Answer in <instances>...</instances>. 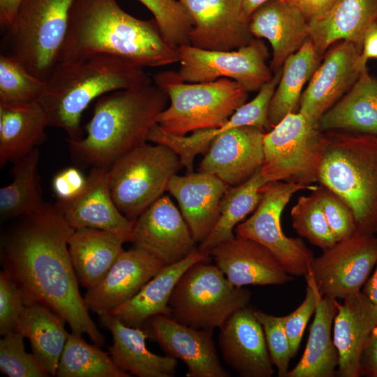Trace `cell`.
Returning a JSON list of instances; mask_svg holds the SVG:
<instances>
[{
    "label": "cell",
    "instance_id": "1",
    "mask_svg": "<svg viewBox=\"0 0 377 377\" xmlns=\"http://www.w3.org/2000/svg\"><path fill=\"white\" fill-rule=\"evenodd\" d=\"M74 230L55 205L45 202L38 211L21 216L3 235L1 262L21 289L26 306L47 307L68 324L72 332L87 334L101 347L105 338L81 296L68 251Z\"/></svg>",
    "mask_w": 377,
    "mask_h": 377
},
{
    "label": "cell",
    "instance_id": "2",
    "mask_svg": "<svg viewBox=\"0 0 377 377\" xmlns=\"http://www.w3.org/2000/svg\"><path fill=\"white\" fill-rule=\"evenodd\" d=\"M95 54L115 57L141 68L179 60L178 47L165 38L154 18H136L117 0H74L58 63Z\"/></svg>",
    "mask_w": 377,
    "mask_h": 377
},
{
    "label": "cell",
    "instance_id": "3",
    "mask_svg": "<svg viewBox=\"0 0 377 377\" xmlns=\"http://www.w3.org/2000/svg\"><path fill=\"white\" fill-rule=\"evenodd\" d=\"M168 100L154 83L99 97L85 126L86 137L66 139L75 162L82 166L109 168L119 158L147 141Z\"/></svg>",
    "mask_w": 377,
    "mask_h": 377
},
{
    "label": "cell",
    "instance_id": "4",
    "mask_svg": "<svg viewBox=\"0 0 377 377\" xmlns=\"http://www.w3.org/2000/svg\"><path fill=\"white\" fill-rule=\"evenodd\" d=\"M151 83L143 68L110 55L95 54L59 62L38 102L49 126L61 128L68 138L77 140L83 138L82 113L94 99L114 91Z\"/></svg>",
    "mask_w": 377,
    "mask_h": 377
},
{
    "label": "cell",
    "instance_id": "5",
    "mask_svg": "<svg viewBox=\"0 0 377 377\" xmlns=\"http://www.w3.org/2000/svg\"><path fill=\"white\" fill-rule=\"evenodd\" d=\"M318 182L351 208L357 231L377 228V134L347 130L324 131Z\"/></svg>",
    "mask_w": 377,
    "mask_h": 377
},
{
    "label": "cell",
    "instance_id": "6",
    "mask_svg": "<svg viewBox=\"0 0 377 377\" xmlns=\"http://www.w3.org/2000/svg\"><path fill=\"white\" fill-rule=\"evenodd\" d=\"M153 79L170 101L158 114L157 124L178 136L222 126L246 103L249 94L239 83L228 78L191 83L184 82L177 72L166 71Z\"/></svg>",
    "mask_w": 377,
    "mask_h": 377
},
{
    "label": "cell",
    "instance_id": "7",
    "mask_svg": "<svg viewBox=\"0 0 377 377\" xmlns=\"http://www.w3.org/2000/svg\"><path fill=\"white\" fill-rule=\"evenodd\" d=\"M251 298L248 289L233 286L216 265L200 261L191 265L177 282L168 316L195 329L214 330L248 306Z\"/></svg>",
    "mask_w": 377,
    "mask_h": 377
},
{
    "label": "cell",
    "instance_id": "8",
    "mask_svg": "<svg viewBox=\"0 0 377 377\" xmlns=\"http://www.w3.org/2000/svg\"><path fill=\"white\" fill-rule=\"evenodd\" d=\"M183 168L168 146L147 142L116 160L108 168L112 199L128 220L136 219L167 191L171 178Z\"/></svg>",
    "mask_w": 377,
    "mask_h": 377
},
{
    "label": "cell",
    "instance_id": "9",
    "mask_svg": "<svg viewBox=\"0 0 377 377\" xmlns=\"http://www.w3.org/2000/svg\"><path fill=\"white\" fill-rule=\"evenodd\" d=\"M74 0H21L8 29L12 50L32 75L47 81L59 61Z\"/></svg>",
    "mask_w": 377,
    "mask_h": 377
},
{
    "label": "cell",
    "instance_id": "10",
    "mask_svg": "<svg viewBox=\"0 0 377 377\" xmlns=\"http://www.w3.org/2000/svg\"><path fill=\"white\" fill-rule=\"evenodd\" d=\"M325 133L300 113H289L263 138L260 168L268 182L280 181L309 186L318 182Z\"/></svg>",
    "mask_w": 377,
    "mask_h": 377
},
{
    "label": "cell",
    "instance_id": "11",
    "mask_svg": "<svg viewBox=\"0 0 377 377\" xmlns=\"http://www.w3.org/2000/svg\"><path fill=\"white\" fill-rule=\"evenodd\" d=\"M309 186L280 181L263 185L261 200L253 214L235 228L237 236L255 241L267 249L291 276H304L314 256L300 237H288L282 230V212L292 196L302 190L314 191Z\"/></svg>",
    "mask_w": 377,
    "mask_h": 377
},
{
    "label": "cell",
    "instance_id": "12",
    "mask_svg": "<svg viewBox=\"0 0 377 377\" xmlns=\"http://www.w3.org/2000/svg\"><path fill=\"white\" fill-rule=\"evenodd\" d=\"M179 77L186 82H212L228 78L239 83L248 92L259 91L273 77L267 65L268 50L258 39L237 50L223 51L178 47Z\"/></svg>",
    "mask_w": 377,
    "mask_h": 377
},
{
    "label": "cell",
    "instance_id": "13",
    "mask_svg": "<svg viewBox=\"0 0 377 377\" xmlns=\"http://www.w3.org/2000/svg\"><path fill=\"white\" fill-rule=\"evenodd\" d=\"M376 262L377 237L357 231L314 257L307 273L322 296L343 299L360 291Z\"/></svg>",
    "mask_w": 377,
    "mask_h": 377
},
{
    "label": "cell",
    "instance_id": "14",
    "mask_svg": "<svg viewBox=\"0 0 377 377\" xmlns=\"http://www.w3.org/2000/svg\"><path fill=\"white\" fill-rule=\"evenodd\" d=\"M130 242L165 265L183 260L197 247L180 210L166 195L136 219Z\"/></svg>",
    "mask_w": 377,
    "mask_h": 377
},
{
    "label": "cell",
    "instance_id": "15",
    "mask_svg": "<svg viewBox=\"0 0 377 377\" xmlns=\"http://www.w3.org/2000/svg\"><path fill=\"white\" fill-rule=\"evenodd\" d=\"M193 20L190 45L200 49L230 51L255 38L243 10L242 0H177Z\"/></svg>",
    "mask_w": 377,
    "mask_h": 377
},
{
    "label": "cell",
    "instance_id": "16",
    "mask_svg": "<svg viewBox=\"0 0 377 377\" xmlns=\"http://www.w3.org/2000/svg\"><path fill=\"white\" fill-rule=\"evenodd\" d=\"M148 338L157 342L167 355L182 360L186 377H229L221 364L213 331L182 325L170 316L156 315L143 325Z\"/></svg>",
    "mask_w": 377,
    "mask_h": 377
},
{
    "label": "cell",
    "instance_id": "17",
    "mask_svg": "<svg viewBox=\"0 0 377 377\" xmlns=\"http://www.w3.org/2000/svg\"><path fill=\"white\" fill-rule=\"evenodd\" d=\"M360 54L361 51L353 43L342 40L314 71L301 95L298 111L309 124L318 126L321 117L365 71L360 64Z\"/></svg>",
    "mask_w": 377,
    "mask_h": 377
},
{
    "label": "cell",
    "instance_id": "18",
    "mask_svg": "<svg viewBox=\"0 0 377 377\" xmlns=\"http://www.w3.org/2000/svg\"><path fill=\"white\" fill-rule=\"evenodd\" d=\"M277 84L278 80L275 77L265 83L253 100L239 107L219 128L199 130L188 136H178L165 132L156 124L149 132L147 141L171 148L179 157L186 173H191L195 156L199 154L205 155L214 140L225 131L243 126H255L267 132L272 128L268 110Z\"/></svg>",
    "mask_w": 377,
    "mask_h": 377
},
{
    "label": "cell",
    "instance_id": "19",
    "mask_svg": "<svg viewBox=\"0 0 377 377\" xmlns=\"http://www.w3.org/2000/svg\"><path fill=\"white\" fill-rule=\"evenodd\" d=\"M265 133L259 128L243 126L220 134L204 155L198 172L213 174L230 186L243 184L263 165Z\"/></svg>",
    "mask_w": 377,
    "mask_h": 377
},
{
    "label": "cell",
    "instance_id": "20",
    "mask_svg": "<svg viewBox=\"0 0 377 377\" xmlns=\"http://www.w3.org/2000/svg\"><path fill=\"white\" fill-rule=\"evenodd\" d=\"M246 306L219 328V345L226 364L242 377H271L274 370L263 329Z\"/></svg>",
    "mask_w": 377,
    "mask_h": 377
},
{
    "label": "cell",
    "instance_id": "21",
    "mask_svg": "<svg viewBox=\"0 0 377 377\" xmlns=\"http://www.w3.org/2000/svg\"><path fill=\"white\" fill-rule=\"evenodd\" d=\"M164 266L138 249L123 251L102 280L88 288L84 300L98 315L110 313L135 296Z\"/></svg>",
    "mask_w": 377,
    "mask_h": 377
},
{
    "label": "cell",
    "instance_id": "22",
    "mask_svg": "<svg viewBox=\"0 0 377 377\" xmlns=\"http://www.w3.org/2000/svg\"><path fill=\"white\" fill-rule=\"evenodd\" d=\"M209 256L235 286L284 285L293 279L265 246L235 235L219 243Z\"/></svg>",
    "mask_w": 377,
    "mask_h": 377
},
{
    "label": "cell",
    "instance_id": "23",
    "mask_svg": "<svg viewBox=\"0 0 377 377\" xmlns=\"http://www.w3.org/2000/svg\"><path fill=\"white\" fill-rule=\"evenodd\" d=\"M87 185L75 199L54 204L75 230L90 228L106 230L131 240L134 221L128 220L116 206L109 187L108 168H92Z\"/></svg>",
    "mask_w": 377,
    "mask_h": 377
},
{
    "label": "cell",
    "instance_id": "24",
    "mask_svg": "<svg viewBox=\"0 0 377 377\" xmlns=\"http://www.w3.org/2000/svg\"><path fill=\"white\" fill-rule=\"evenodd\" d=\"M230 186L207 172L174 175L167 191L177 201L193 239L202 242L212 232L220 215L221 198Z\"/></svg>",
    "mask_w": 377,
    "mask_h": 377
},
{
    "label": "cell",
    "instance_id": "25",
    "mask_svg": "<svg viewBox=\"0 0 377 377\" xmlns=\"http://www.w3.org/2000/svg\"><path fill=\"white\" fill-rule=\"evenodd\" d=\"M337 301L333 341L339 354L337 370L340 377L360 376L362 350L377 327V306L359 291Z\"/></svg>",
    "mask_w": 377,
    "mask_h": 377
},
{
    "label": "cell",
    "instance_id": "26",
    "mask_svg": "<svg viewBox=\"0 0 377 377\" xmlns=\"http://www.w3.org/2000/svg\"><path fill=\"white\" fill-rule=\"evenodd\" d=\"M254 38L267 39L272 48L269 68L275 73L309 38L308 20L285 0H269L249 17Z\"/></svg>",
    "mask_w": 377,
    "mask_h": 377
},
{
    "label": "cell",
    "instance_id": "27",
    "mask_svg": "<svg viewBox=\"0 0 377 377\" xmlns=\"http://www.w3.org/2000/svg\"><path fill=\"white\" fill-rule=\"evenodd\" d=\"M101 327L112 336L109 354L124 371L138 377H172L176 374L177 359L161 356L146 346L148 335L142 327L126 325L111 313L98 315Z\"/></svg>",
    "mask_w": 377,
    "mask_h": 377
},
{
    "label": "cell",
    "instance_id": "28",
    "mask_svg": "<svg viewBox=\"0 0 377 377\" xmlns=\"http://www.w3.org/2000/svg\"><path fill=\"white\" fill-rule=\"evenodd\" d=\"M209 257L196 247L183 260L164 266L135 296L109 313L133 327H142L152 316H169V301L181 276L191 265L208 261Z\"/></svg>",
    "mask_w": 377,
    "mask_h": 377
},
{
    "label": "cell",
    "instance_id": "29",
    "mask_svg": "<svg viewBox=\"0 0 377 377\" xmlns=\"http://www.w3.org/2000/svg\"><path fill=\"white\" fill-rule=\"evenodd\" d=\"M377 20V0H334L321 16L308 21L309 38L320 55L338 40L353 43L361 51L363 37Z\"/></svg>",
    "mask_w": 377,
    "mask_h": 377
},
{
    "label": "cell",
    "instance_id": "30",
    "mask_svg": "<svg viewBox=\"0 0 377 377\" xmlns=\"http://www.w3.org/2000/svg\"><path fill=\"white\" fill-rule=\"evenodd\" d=\"M48 122L38 102L0 103V168L15 163L46 138Z\"/></svg>",
    "mask_w": 377,
    "mask_h": 377
},
{
    "label": "cell",
    "instance_id": "31",
    "mask_svg": "<svg viewBox=\"0 0 377 377\" xmlns=\"http://www.w3.org/2000/svg\"><path fill=\"white\" fill-rule=\"evenodd\" d=\"M128 240L106 230L81 228L68 239V251L79 283L87 289L98 283Z\"/></svg>",
    "mask_w": 377,
    "mask_h": 377
},
{
    "label": "cell",
    "instance_id": "32",
    "mask_svg": "<svg viewBox=\"0 0 377 377\" xmlns=\"http://www.w3.org/2000/svg\"><path fill=\"white\" fill-rule=\"evenodd\" d=\"M337 300L319 292L314 318L302 357L286 377H333L339 354L332 339V325L337 312Z\"/></svg>",
    "mask_w": 377,
    "mask_h": 377
},
{
    "label": "cell",
    "instance_id": "33",
    "mask_svg": "<svg viewBox=\"0 0 377 377\" xmlns=\"http://www.w3.org/2000/svg\"><path fill=\"white\" fill-rule=\"evenodd\" d=\"M318 128L377 134V78L368 70L362 73L346 96L321 117Z\"/></svg>",
    "mask_w": 377,
    "mask_h": 377
},
{
    "label": "cell",
    "instance_id": "34",
    "mask_svg": "<svg viewBox=\"0 0 377 377\" xmlns=\"http://www.w3.org/2000/svg\"><path fill=\"white\" fill-rule=\"evenodd\" d=\"M66 322L47 307L34 304L26 306L16 331L27 337L33 353L50 376H57L58 366L70 334Z\"/></svg>",
    "mask_w": 377,
    "mask_h": 377
},
{
    "label": "cell",
    "instance_id": "35",
    "mask_svg": "<svg viewBox=\"0 0 377 377\" xmlns=\"http://www.w3.org/2000/svg\"><path fill=\"white\" fill-rule=\"evenodd\" d=\"M319 54L309 38L282 66V73L269 103L268 119L272 128L288 114L298 112L302 89L317 68Z\"/></svg>",
    "mask_w": 377,
    "mask_h": 377
},
{
    "label": "cell",
    "instance_id": "36",
    "mask_svg": "<svg viewBox=\"0 0 377 377\" xmlns=\"http://www.w3.org/2000/svg\"><path fill=\"white\" fill-rule=\"evenodd\" d=\"M267 183L260 168L243 184L229 186L220 202L218 221L209 235L200 243L198 250L209 256L212 248L234 237V228L256 209L262 198L260 188Z\"/></svg>",
    "mask_w": 377,
    "mask_h": 377
},
{
    "label": "cell",
    "instance_id": "37",
    "mask_svg": "<svg viewBox=\"0 0 377 377\" xmlns=\"http://www.w3.org/2000/svg\"><path fill=\"white\" fill-rule=\"evenodd\" d=\"M38 148L15 163L13 180L0 188V214L3 219L31 214L45 205L38 175Z\"/></svg>",
    "mask_w": 377,
    "mask_h": 377
},
{
    "label": "cell",
    "instance_id": "38",
    "mask_svg": "<svg viewBox=\"0 0 377 377\" xmlns=\"http://www.w3.org/2000/svg\"><path fill=\"white\" fill-rule=\"evenodd\" d=\"M120 369L110 354L90 345L82 335L70 334L60 357L59 377H130Z\"/></svg>",
    "mask_w": 377,
    "mask_h": 377
},
{
    "label": "cell",
    "instance_id": "39",
    "mask_svg": "<svg viewBox=\"0 0 377 377\" xmlns=\"http://www.w3.org/2000/svg\"><path fill=\"white\" fill-rule=\"evenodd\" d=\"M46 82L32 75L15 57L0 54V103L38 101Z\"/></svg>",
    "mask_w": 377,
    "mask_h": 377
},
{
    "label": "cell",
    "instance_id": "40",
    "mask_svg": "<svg viewBox=\"0 0 377 377\" xmlns=\"http://www.w3.org/2000/svg\"><path fill=\"white\" fill-rule=\"evenodd\" d=\"M290 216L295 230L314 246L324 251L337 242L313 191L298 198Z\"/></svg>",
    "mask_w": 377,
    "mask_h": 377
},
{
    "label": "cell",
    "instance_id": "41",
    "mask_svg": "<svg viewBox=\"0 0 377 377\" xmlns=\"http://www.w3.org/2000/svg\"><path fill=\"white\" fill-rule=\"evenodd\" d=\"M154 15L165 38L176 47L190 45L193 20L177 0H138Z\"/></svg>",
    "mask_w": 377,
    "mask_h": 377
},
{
    "label": "cell",
    "instance_id": "42",
    "mask_svg": "<svg viewBox=\"0 0 377 377\" xmlns=\"http://www.w3.org/2000/svg\"><path fill=\"white\" fill-rule=\"evenodd\" d=\"M24 337L15 331L0 341V370L9 377H47L50 374L36 356L25 350Z\"/></svg>",
    "mask_w": 377,
    "mask_h": 377
},
{
    "label": "cell",
    "instance_id": "43",
    "mask_svg": "<svg viewBox=\"0 0 377 377\" xmlns=\"http://www.w3.org/2000/svg\"><path fill=\"white\" fill-rule=\"evenodd\" d=\"M254 314L263 329L270 359L277 369L278 376L286 377L292 357L284 316H274L258 310L254 311Z\"/></svg>",
    "mask_w": 377,
    "mask_h": 377
},
{
    "label": "cell",
    "instance_id": "44",
    "mask_svg": "<svg viewBox=\"0 0 377 377\" xmlns=\"http://www.w3.org/2000/svg\"><path fill=\"white\" fill-rule=\"evenodd\" d=\"M313 191L319 200L335 240L339 242L354 235L357 232L354 215L346 202L320 184Z\"/></svg>",
    "mask_w": 377,
    "mask_h": 377
},
{
    "label": "cell",
    "instance_id": "45",
    "mask_svg": "<svg viewBox=\"0 0 377 377\" xmlns=\"http://www.w3.org/2000/svg\"><path fill=\"white\" fill-rule=\"evenodd\" d=\"M26 308L21 289L5 270L0 274V334L3 337L16 331Z\"/></svg>",
    "mask_w": 377,
    "mask_h": 377
},
{
    "label": "cell",
    "instance_id": "46",
    "mask_svg": "<svg viewBox=\"0 0 377 377\" xmlns=\"http://www.w3.org/2000/svg\"><path fill=\"white\" fill-rule=\"evenodd\" d=\"M306 281V295L300 305L284 316L285 330L288 339L292 358L297 354L306 324L315 313L318 291L309 274L304 275Z\"/></svg>",
    "mask_w": 377,
    "mask_h": 377
},
{
    "label": "cell",
    "instance_id": "47",
    "mask_svg": "<svg viewBox=\"0 0 377 377\" xmlns=\"http://www.w3.org/2000/svg\"><path fill=\"white\" fill-rule=\"evenodd\" d=\"M87 177L75 167L59 172L52 179V190L57 202H66L79 196L87 185Z\"/></svg>",
    "mask_w": 377,
    "mask_h": 377
},
{
    "label": "cell",
    "instance_id": "48",
    "mask_svg": "<svg viewBox=\"0 0 377 377\" xmlns=\"http://www.w3.org/2000/svg\"><path fill=\"white\" fill-rule=\"evenodd\" d=\"M360 376L377 377V327L365 345L360 361Z\"/></svg>",
    "mask_w": 377,
    "mask_h": 377
},
{
    "label": "cell",
    "instance_id": "49",
    "mask_svg": "<svg viewBox=\"0 0 377 377\" xmlns=\"http://www.w3.org/2000/svg\"><path fill=\"white\" fill-rule=\"evenodd\" d=\"M298 8L308 21L323 15L334 0H285Z\"/></svg>",
    "mask_w": 377,
    "mask_h": 377
},
{
    "label": "cell",
    "instance_id": "50",
    "mask_svg": "<svg viewBox=\"0 0 377 377\" xmlns=\"http://www.w3.org/2000/svg\"><path fill=\"white\" fill-rule=\"evenodd\" d=\"M370 59H377V20L372 22L364 32L360 64L367 71V63Z\"/></svg>",
    "mask_w": 377,
    "mask_h": 377
},
{
    "label": "cell",
    "instance_id": "51",
    "mask_svg": "<svg viewBox=\"0 0 377 377\" xmlns=\"http://www.w3.org/2000/svg\"><path fill=\"white\" fill-rule=\"evenodd\" d=\"M21 0H0V24L9 29L14 21Z\"/></svg>",
    "mask_w": 377,
    "mask_h": 377
},
{
    "label": "cell",
    "instance_id": "52",
    "mask_svg": "<svg viewBox=\"0 0 377 377\" xmlns=\"http://www.w3.org/2000/svg\"><path fill=\"white\" fill-rule=\"evenodd\" d=\"M362 292L373 304L377 306V262L374 272L367 280Z\"/></svg>",
    "mask_w": 377,
    "mask_h": 377
},
{
    "label": "cell",
    "instance_id": "53",
    "mask_svg": "<svg viewBox=\"0 0 377 377\" xmlns=\"http://www.w3.org/2000/svg\"><path fill=\"white\" fill-rule=\"evenodd\" d=\"M269 0H242L243 10L246 17L249 20L254 11Z\"/></svg>",
    "mask_w": 377,
    "mask_h": 377
},
{
    "label": "cell",
    "instance_id": "54",
    "mask_svg": "<svg viewBox=\"0 0 377 377\" xmlns=\"http://www.w3.org/2000/svg\"><path fill=\"white\" fill-rule=\"evenodd\" d=\"M376 235H377V228H376ZM376 237H377V235H376Z\"/></svg>",
    "mask_w": 377,
    "mask_h": 377
}]
</instances>
